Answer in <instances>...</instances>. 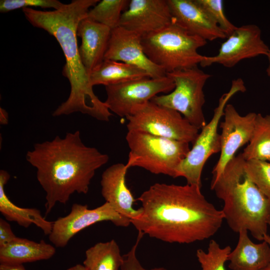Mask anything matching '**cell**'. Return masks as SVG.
<instances>
[{"instance_id": "cell-17", "label": "cell", "mask_w": 270, "mask_h": 270, "mask_svg": "<svg viewBox=\"0 0 270 270\" xmlns=\"http://www.w3.org/2000/svg\"><path fill=\"white\" fill-rule=\"evenodd\" d=\"M126 164L116 163L108 168L102 174L101 194L106 202L122 216L130 220L138 218L141 210L133 207L135 200L126 183L128 169Z\"/></svg>"}, {"instance_id": "cell-22", "label": "cell", "mask_w": 270, "mask_h": 270, "mask_svg": "<svg viewBox=\"0 0 270 270\" xmlns=\"http://www.w3.org/2000/svg\"><path fill=\"white\" fill-rule=\"evenodd\" d=\"M150 76L144 70L136 66L123 62L104 60L89 75L92 86H106Z\"/></svg>"}, {"instance_id": "cell-6", "label": "cell", "mask_w": 270, "mask_h": 270, "mask_svg": "<svg viewBox=\"0 0 270 270\" xmlns=\"http://www.w3.org/2000/svg\"><path fill=\"white\" fill-rule=\"evenodd\" d=\"M126 139L130 148L126 165L150 172L176 178L178 166L190 150L189 144L140 131H128Z\"/></svg>"}, {"instance_id": "cell-34", "label": "cell", "mask_w": 270, "mask_h": 270, "mask_svg": "<svg viewBox=\"0 0 270 270\" xmlns=\"http://www.w3.org/2000/svg\"><path fill=\"white\" fill-rule=\"evenodd\" d=\"M66 270H88L84 264H76L74 266L69 268Z\"/></svg>"}, {"instance_id": "cell-13", "label": "cell", "mask_w": 270, "mask_h": 270, "mask_svg": "<svg viewBox=\"0 0 270 270\" xmlns=\"http://www.w3.org/2000/svg\"><path fill=\"white\" fill-rule=\"evenodd\" d=\"M257 114L250 112L240 115L234 106L228 104L224 112V121L219 125L222 129L220 134V154L214 166L212 180H216L223 172L226 166L234 156L240 148L248 143L254 130Z\"/></svg>"}, {"instance_id": "cell-14", "label": "cell", "mask_w": 270, "mask_h": 270, "mask_svg": "<svg viewBox=\"0 0 270 270\" xmlns=\"http://www.w3.org/2000/svg\"><path fill=\"white\" fill-rule=\"evenodd\" d=\"M142 36L120 26L111 30L104 60L123 62L146 71L152 78L164 76L166 73L153 63L144 53Z\"/></svg>"}, {"instance_id": "cell-36", "label": "cell", "mask_w": 270, "mask_h": 270, "mask_svg": "<svg viewBox=\"0 0 270 270\" xmlns=\"http://www.w3.org/2000/svg\"><path fill=\"white\" fill-rule=\"evenodd\" d=\"M264 240H265L266 242H267L270 246V236L268 234H266L264 236Z\"/></svg>"}, {"instance_id": "cell-2", "label": "cell", "mask_w": 270, "mask_h": 270, "mask_svg": "<svg viewBox=\"0 0 270 270\" xmlns=\"http://www.w3.org/2000/svg\"><path fill=\"white\" fill-rule=\"evenodd\" d=\"M98 0H73L58 10L50 11L22 8L27 20L34 26L54 36L66 59L62 74L70 84L68 99L54 111L58 116L80 112L100 121L108 122L112 114L104 102L95 94L89 74L83 65L77 42V28L91 6Z\"/></svg>"}, {"instance_id": "cell-35", "label": "cell", "mask_w": 270, "mask_h": 270, "mask_svg": "<svg viewBox=\"0 0 270 270\" xmlns=\"http://www.w3.org/2000/svg\"><path fill=\"white\" fill-rule=\"evenodd\" d=\"M266 56L268 57V62H269L268 66L266 69V72H267L268 76H269L270 78V50H269L268 52V53Z\"/></svg>"}, {"instance_id": "cell-7", "label": "cell", "mask_w": 270, "mask_h": 270, "mask_svg": "<svg viewBox=\"0 0 270 270\" xmlns=\"http://www.w3.org/2000/svg\"><path fill=\"white\" fill-rule=\"evenodd\" d=\"M175 88L167 94L158 95L150 101L180 112L192 125L199 130L206 124L203 112L205 103L204 86L212 75L198 66L167 73Z\"/></svg>"}, {"instance_id": "cell-21", "label": "cell", "mask_w": 270, "mask_h": 270, "mask_svg": "<svg viewBox=\"0 0 270 270\" xmlns=\"http://www.w3.org/2000/svg\"><path fill=\"white\" fill-rule=\"evenodd\" d=\"M55 246L42 240L37 242L17 237L9 244L0 247V263L23 264L47 260L56 253Z\"/></svg>"}, {"instance_id": "cell-5", "label": "cell", "mask_w": 270, "mask_h": 270, "mask_svg": "<svg viewBox=\"0 0 270 270\" xmlns=\"http://www.w3.org/2000/svg\"><path fill=\"white\" fill-rule=\"evenodd\" d=\"M207 41L194 35L172 22L142 36L145 54L166 73L197 66L205 56L198 52Z\"/></svg>"}, {"instance_id": "cell-1", "label": "cell", "mask_w": 270, "mask_h": 270, "mask_svg": "<svg viewBox=\"0 0 270 270\" xmlns=\"http://www.w3.org/2000/svg\"><path fill=\"white\" fill-rule=\"evenodd\" d=\"M200 188L187 184L156 183L137 198L141 214L130 224L144 234L171 244L208 239L220 228L224 217Z\"/></svg>"}, {"instance_id": "cell-8", "label": "cell", "mask_w": 270, "mask_h": 270, "mask_svg": "<svg viewBox=\"0 0 270 270\" xmlns=\"http://www.w3.org/2000/svg\"><path fill=\"white\" fill-rule=\"evenodd\" d=\"M246 90L242 79L238 78L232 81L230 90L220 98L212 118L201 129L192 144V148L178 166L176 178L184 177L187 184L202 187V173L206 160L212 155L220 150V134L218 129L220 121L223 116L224 108L234 94Z\"/></svg>"}, {"instance_id": "cell-33", "label": "cell", "mask_w": 270, "mask_h": 270, "mask_svg": "<svg viewBox=\"0 0 270 270\" xmlns=\"http://www.w3.org/2000/svg\"><path fill=\"white\" fill-rule=\"evenodd\" d=\"M0 124H6L8 122V117L6 112L2 108H0Z\"/></svg>"}, {"instance_id": "cell-10", "label": "cell", "mask_w": 270, "mask_h": 270, "mask_svg": "<svg viewBox=\"0 0 270 270\" xmlns=\"http://www.w3.org/2000/svg\"><path fill=\"white\" fill-rule=\"evenodd\" d=\"M105 87L107 96L104 102L109 110L120 117H126L158 94L172 91L175 84L166 74L158 78L144 77Z\"/></svg>"}, {"instance_id": "cell-37", "label": "cell", "mask_w": 270, "mask_h": 270, "mask_svg": "<svg viewBox=\"0 0 270 270\" xmlns=\"http://www.w3.org/2000/svg\"><path fill=\"white\" fill-rule=\"evenodd\" d=\"M262 270H270V263Z\"/></svg>"}, {"instance_id": "cell-28", "label": "cell", "mask_w": 270, "mask_h": 270, "mask_svg": "<svg viewBox=\"0 0 270 270\" xmlns=\"http://www.w3.org/2000/svg\"><path fill=\"white\" fill-rule=\"evenodd\" d=\"M208 13L226 36L230 34L236 26L226 18L222 0H195Z\"/></svg>"}, {"instance_id": "cell-18", "label": "cell", "mask_w": 270, "mask_h": 270, "mask_svg": "<svg viewBox=\"0 0 270 270\" xmlns=\"http://www.w3.org/2000/svg\"><path fill=\"white\" fill-rule=\"evenodd\" d=\"M111 30L101 24L84 18L77 28V36L82 39L79 53L88 74L104 60Z\"/></svg>"}, {"instance_id": "cell-25", "label": "cell", "mask_w": 270, "mask_h": 270, "mask_svg": "<svg viewBox=\"0 0 270 270\" xmlns=\"http://www.w3.org/2000/svg\"><path fill=\"white\" fill-rule=\"evenodd\" d=\"M128 0H102L89 10L86 18L108 27L111 30L120 25L123 12L128 8Z\"/></svg>"}, {"instance_id": "cell-26", "label": "cell", "mask_w": 270, "mask_h": 270, "mask_svg": "<svg viewBox=\"0 0 270 270\" xmlns=\"http://www.w3.org/2000/svg\"><path fill=\"white\" fill-rule=\"evenodd\" d=\"M231 251L230 246L222 248L215 240H210L207 252L202 249L196 252L201 270H226L225 264Z\"/></svg>"}, {"instance_id": "cell-29", "label": "cell", "mask_w": 270, "mask_h": 270, "mask_svg": "<svg viewBox=\"0 0 270 270\" xmlns=\"http://www.w3.org/2000/svg\"><path fill=\"white\" fill-rule=\"evenodd\" d=\"M64 4L58 0H1L0 12L6 13L20 8H28L30 6L58 10Z\"/></svg>"}, {"instance_id": "cell-20", "label": "cell", "mask_w": 270, "mask_h": 270, "mask_svg": "<svg viewBox=\"0 0 270 270\" xmlns=\"http://www.w3.org/2000/svg\"><path fill=\"white\" fill-rule=\"evenodd\" d=\"M10 178L9 173L0 170V212L6 220L15 222L20 226L28 228L34 224L40 228L46 235L52 230L53 222L45 219L40 210L35 208H21L13 203L6 195L4 187Z\"/></svg>"}, {"instance_id": "cell-32", "label": "cell", "mask_w": 270, "mask_h": 270, "mask_svg": "<svg viewBox=\"0 0 270 270\" xmlns=\"http://www.w3.org/2000/svg\"><path fill=\"white\" fill-rule=\"evenodd\" d=\"M0 270H26L22 264L0 263Z\"/></svg>"}, {"instance_id": "cell-19", "label": "cell", "mask_w": 270, "mask_h": 270, "mask_svg": "<svg viewBox=\"0 0 270 270\" xmlns=\"http://www.w3.org/2000/svg\"><path fill=\"white\" fill-rule=\"evenodd\" d=\"M235 248L228 256L231 270H262L270 263V246L265 240L254 243L249 238L248 231L238 232Z\"/></svg>"}, {"instance_id": "cell-9", "label": "cell", "mask_w": 270, "mask_h": 270, "mask_svg": "<svg viewBox=\"0 0 270 270\" xmlns=\"http://www.w3.org/2000/svg\"><path fill=\"white\" fill-rule=\"evenodd\" d=\"M128 131H140L154 136L193 144L199 129L180 112L151 101L136 108L126 117Z\"/></svg>"}, {"instance_id": "cell-38", "label": "cell", "mask_w": 270, "mask_h": 270, "mask_svg": "<svg viewBox=\"0 0 270 270\" xmlns=\"http://www.w3.org/2000/svg\"><path fill=\"white\" fill-rule=\"evenodd\" d=\"M268 226H269L270 228V215L268 219Z\"/></svg>"}, {"instance_id": "cell-30", "label": "cell", "mask_w": 270, "mask_h": 270, "mask_svg": "<svg viewBox=\"0 0 270 270\" xmlns=\"http://www.w3.org/2000/svg\"><path fill=\"white\" fill-rule=\"evenodd\" d=\"M144 235L141 232H138L136 240L134 244L132 246L130 251L123 256V262L122 264L121 270H167L164 268H156L150 270L144 268L138 260L136 251L139 242Z\"/></svg>"}, {"instance_id": "cell-23", "label": "cell", "mask_w": 270, "mask_h": 270, "mask_svg": "<svg viewBox=\"0 0 270 270\" xmlns=\"http://www.w3.org/2000/svg\"><path fill=\"white\" fill-rule=\"evenodd\" d=\"M123 262L120 247L114 240L100 242L85 252L84 266L88 270H119Z\"/></svg>"}, {"instance_id": "cell-11", "label": "cell", "mask_w": 270, "mask_h": 270, "mask_svg": "<svg viewBox=\"0 0 270 270\" xmlns=\"http://www.w3.org/2000/svg\"><path fill=\"white\" fill-rule=\"evenodd\" d=\"M110 221L117 226L127 227L130 219L122 216L106 202L95 208L90 209L86 204H74L70 213L53 222L48 235L50 241L56 248L65 247L76 234L98 222Z\"/></svg>"}, {"instance_id": "cell-31", "label": "cell", "mask_w": 270, "mask_h": 270, "mask_svg": "<svg viewBox=\"0 0 270 270\" xmlns=\"http://www.w3.org/2000/svg\"><path fill=\"white\" fill-rule=\"evenodd\" d=\"M10 224L3 218H0V247L5 246L16 238Z\"/></svg>"}, {"instance_id": "cell-15", "label": "cell", "mask_w": 270, "mask_h": 270, "mask_svg": "<svg viewBox=\"0 0 270 270\" xmlns=\"http://www.w3.org/2000/svg\"><path fill=\"white\" fill-rule=\"evenodd\" d=\"M172 22L168 0H131L122 14L119 26L142 36Z\"/></svg>"}, {"instance_id": "cell-24", "label": "cell", "mask_w": 270, "mask_h": 270, "mask_svg": "<svg viewBox=\"0 0 270 270\" xmlns=\"http://www.w3.org/2000/svg\"><path fill=\"white\" fill-rule=\"evenodd\" d=\"M241 154L246 160L270 162V114H256L251 138Z\"/></svg>"}, {"instance_id": "cell-12", "label": "cell", "mask_w": 270, "mask_h": 270, "mask_svg": "<svg viewBox=\"0 0 270 270\" xmlns=\"http://www.w3.org/2000/svg\"><path fill=\"white\" fill-rule=\"evenodd\" d=\"M262 38L261 30L255 24L236 27L222 44L218 53L214 56H205L200 64L202 67L220 64L232 68L243 60L266 55L270 50Z\"/></svg>"}, {"instance_id": "cell-27", "label": "cell", "mask_w": 270, "mask_h": 270, "mask_svg": "<svg viewBox=\"0 0 270 270\" xmlns=\"http://www.w3.org/2000/svg\"><path fill=\"white\" fill-rule=\"evenodd\" d=\"M244 170L249 179L270 200V162L258 160H246Z\"/></svg>"}, {"instance_id": "cell-4", "label": "cell", "mask_w": 270, "mask_h": 270, "mask_svg": "<svg viewBox=\"0 0 270 270\" xmlns=\"http://www.w3.org/2000/svg\"><path fill=\"white\" fill-rule=\"evenodd\" d=\"M242 154L235 156L220 177L211 182V189L222 200V210L230 228L238 233L246 230L258 240L268 234L270 200L249 179Z\"/></svg>"}, {"instance_id": "cell-3", "label": "cell", "mask_w": 270, "mask_h": 270, "mask_svg": "<svg viewBox=\"0 0 270 270\" xmlns=\"http://www.w3.org/2000/svg\"><path fill=\"white\" fill-rule=\"evenodd\" d=\"M26 160L36 168L37 180L46 193L47 214L56 203L66 204L74 192L87 194L96 172L109 157L86 146L76 130L36 144Z\"/></svg>"}, {"instance_id": "cell-16", "label": "cell", "mask_w": 270, "mask_h": 270, "mask_svg": "<svg viewBox=\"0 0 270 270\" xmlns=\"http://www.w3.org/2000/svg\"><path fill=\"white\" fill-rule=\"evenodd\" d=\"M173 20L190 33L206 40L227 36L195 0H168Z\"/></svg>"}]
</instances>
